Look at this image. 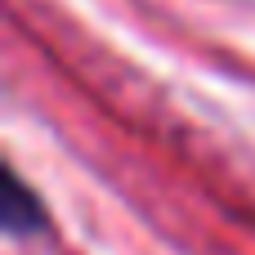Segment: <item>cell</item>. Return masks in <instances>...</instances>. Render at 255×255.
Returning <instances> with one entry per match:
<instances>
[{"mask_svg":"<svg viewBox=\"0 0 255 255\" xmlns=\"http://www.w3.org/2000/svg\"><path fill=\"white\" fill-rule=\"evenodd\" d=\"M45 224H49V215H45L40 193L9 166V170H4V233H9V238H31V233H40Z\"/></svg>","mask_w":255,"mask_h":255,"instance_id":"cell-1","label":"cell"}]
</instances>
